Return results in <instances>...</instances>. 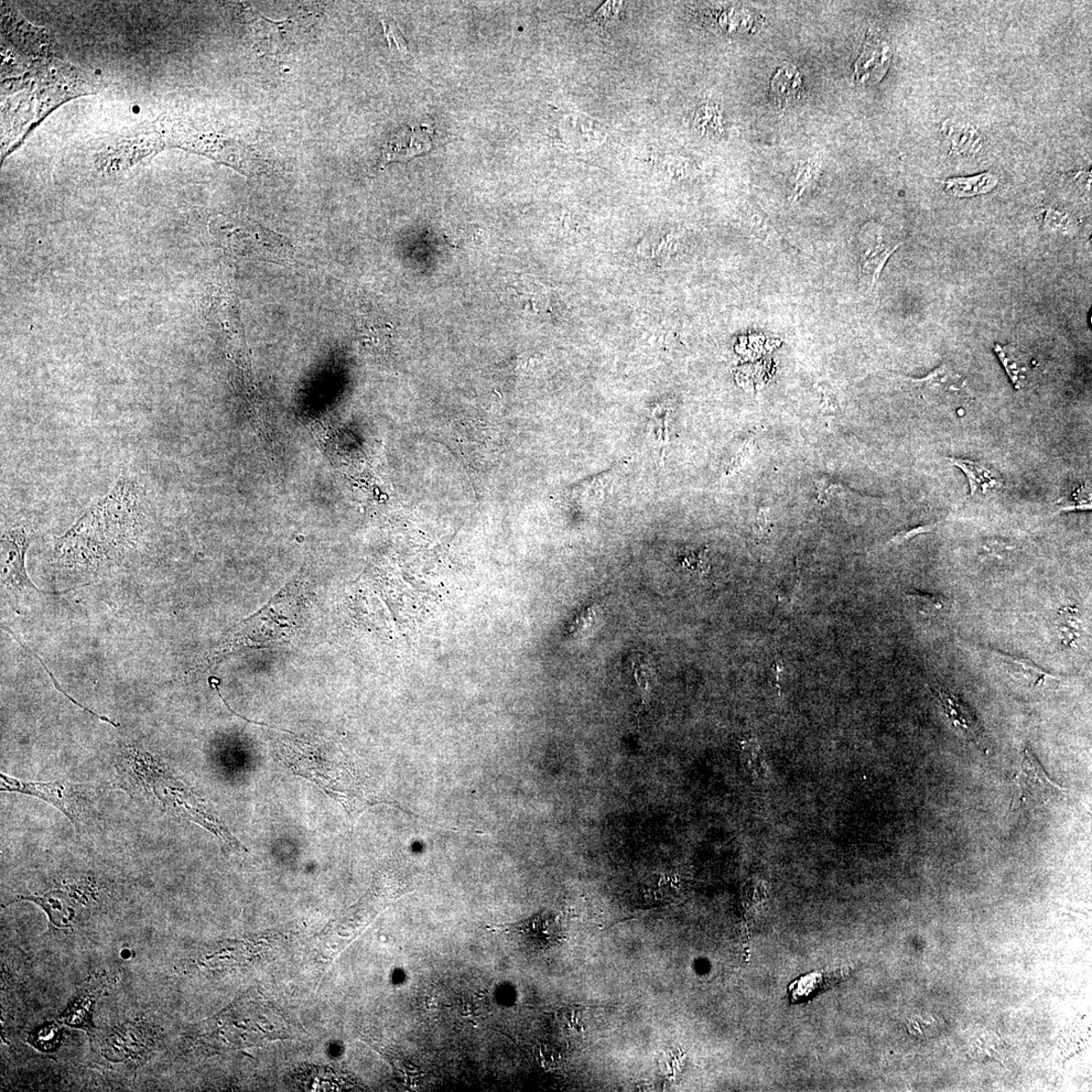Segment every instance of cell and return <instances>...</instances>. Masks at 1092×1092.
<instances>
[{
	"label": "cell",
	"mask_w": 1092,
	"mask_h": 1092,
	"mask_svg": "<svg viewBox=\"0 0 1092 1092\" xmlns=\"http://www.w3.org/2000/svg\"><path fill=\"white\" fill-rule=\"evenodd\" d=\"M999 185V179L991 172L981 173L971 178H956L944 181L945 190L956 198H971L990 192Z\"/></svg>",
	"instance_id": "7c38bea8"
},
{
	"label": "cell",
	"mask_w": 1092,
	"mask_h": 1092,
	"mask_svg": "<svg viewBox=\"0 0 1092 1092\" xmlns=\"http://www.w3.org/2000/svg\"><path fill=\"white\" fill-rule=\"evenodd\" d=\"M1019 795L1012 802V807L1040 805L1065 789L1050 780L1034 754L1025 749L1019 773L1015 776Z\"/></svg>",
	"instance_id": "5b68a950"
},
{
	"label": "cell",
	"mask_w": 1092,
	"mask_h": 1092,
	"mask_svg": "<svg viewBox=\"0 0 1092 1092\" xmlns=\"http://www.w3.org/2000/svg\"><path fill=\"white\" fill-rule=\"evenodd\" d=\"M621 3H605L595 12L592 17L598 24H607L612 18L618 15L619 8Z\"/></svg>",
	"instance_id": "44dd1931"
},
{
	"label": "cell",
	"mask_w": 1092,
	"mask_h": 1092,
	"mask_svg": "<svg viewBox=\"0 0 1092 1092\" xmlns=\"http://www.w3.org/2000/svg\"><path fill=\"white\" fill-rule=\"evenodd\" d=\"M914 383L920 386L926 395L939 399L958 396L965 386L962 377L946 364L940 365L926 377L914 381Z\"/></svg>",
	"instance_id": "8fae6325"
},
{
	"label": "cell",
	"mask_w": 1092,
	"mask_h": 1092,
	"mask_svg": "<svg viewBox=\"0 0 1092 1092\" xmlns=\"http://www.w3.org/2000/svg\"><path fill=\"white\" fill-rule=\"evenodd\" d=\"M804 92V82L802 73L793 64H785L778 68L771 81L770 96L772 102L780 107L795 104L802 99Z\"/></svg>",
	"instance_id": "30bf717a"
},
{
	"label": "cell",
	"mask_w": 1092,
	"mask_h": 1092,
	"mask_svg": "<svg viewBox=\"0 0 1092 1092\" xmlns=\"http://www.w3.org/2000/svg\"><path fill=\"white\" fill-rule=\"evenodd\" d=\"M431 144L429 128L426 125L405 128L387 141L384 148V165L407 161L426 153Z\"/></svg>",
	"instance_id": "52a82bcc"
},
{
	"label": "cell",
	"mask_w": 1092,
	"mask_h": 1092,
	"mask_svg": "<svg viewBox=\"0 0 1092 1092\" xmlns=\"http://www.w3.org/2000/svg\"><path fill=\"white\" fill-rule=\"evenodd\" d=\"M215 231L231 252L250 261L283 264L293 259L294 247L288 238L250 217L222 218L215 223Z\"/></svg>",
	"instance_id": "7a4b0ae2"
},
{
	"label": "cell",
	"mask_w": 1092,
	"mask_h": 1092,
	"mask_svg": "<svg viewBox=\"0 0 1092 1092\" xmlns=\"http://www.w3.org/2000/svg\"><path fill=\"white\" fill-rule=\"evenodd\" d=\"M902 245V242L893 239L879 226H868L861 245L860 267L861 276L870 288L877 283L886 263Z\"/></svg>",
	"instance_id": "8992f818"
},
{
	"label": "cell",
	"mask_w": 1092,
	"mask_h": 1092,
	"mask_svg": "<svg viewBox=\"0 0 1092 1092\" xmlns=\"http://www.w3.org/2000/svg\"><path fill=\"white\" fill-rule=\"evenodd\" d=\"M156 135L160 148L179 147L197 153L221 164L231 166L238 171L250 175L257 171L259 160L250 151L218 134L202 133L185 123L162 121L157 124Z\"/></svg>",
	"instance_id": "3957f363"
},
{
	"label": "cell",
	"mask_w": 1092,
	"mask_h": 1092,
	"mask_svg": "<svg viewBox=\"0 0 1092 1092\" xmlns=\"http://www.w3.org/2000/svg\"><path fill=\"white\" fill-rule=\"evenodd\" d=\"M142 488L122 475L109 494L93 504L63 536L58 556L74 568H96L135 546L145 522Z\"/></svg>",
	"instance_id": "6da1fadb"
},
{
	"label": "cell",
	"mask_w": 1092,
	"mask_h": 1092,
	"mask_svg": "<svg viewBox=\"0 0 1092 1092\" xmlns=\"http://www.w3.org/2000/svg\"><path fill=\"white\" fill-rule=\"evenodd\" d=\"M945 134L950 141L951 151L958 155H976L983 146V138L975 128L965 124L945 125Z\"/></svg>",
	"instance_id": "4fadbf2b"
},
{
	"label": "cell",
	"mask_w": 1092,
	"mask_h": 1092,
	"mask_svg": "<svg viewBox=\"0 0 1092 1092\" xmlns=\"http://www.w3.org/2000/svg\"><path fill=\"white\" fill-rule=\"evenodd\" d=\"M906 603L912 610L926 620L942 619L948 615L952 604L947 598L922 592H913L906 595Z\"/></svg>",
	"instance_id": "5bb4252c"
},
{
	"label": "cell",
	"mask_w": 1092,
	"mask_h": 1092,
	"mask_svg": "<svg viewBox=\"0 0 1092 1092\" xmlns=\"http://www.w3.org/2000/svg\"><path fill=\"white\" fill-rule=\"evenodd\" d=\"M696 127L702 133H713L712 135H720L722 133L721 115L716 105L711 104H703L697 112L695 118Z\"/></svg>",
	"instance_id": "d6986e66"
},
{
	"label": "cell",
	"mask_w": 1092,
	"mask_h": 1092,
	"mask_svg": "<svg viewBox=\"0 0 1092 1092\" xmlns=\"http://www.w3.org/2000/svg\"><path fill=\"white\" fill-rule=\"evenodd\" d=\"M0 789H2V791L19 792L45 800V802L60 809L72 821V824L78 827L77 819H75L70 807L67 806V800H65V786L61 783L18 781L14 779V778H9L2 774V788Z\"/></svg>",
	"instance_id": "9c48e42d"
},
{
	"label": "cell",
	"mask_w": 1092,
	"mask_h": 1092,
	"mask_svg": "<svg viewBox=\"0 0 1092 1092\" xmlns=\"http://www.w3.org/2000/svg\"><path fill=\"white\" fill-rule=\"evenodd\" d=\"M954 464H956L957 467L966 473L969 479L972 494H975L979 488H982V490L986 492L997 484V482L991 478V472L978 466V464L975 462L963 460H955Z\"/></svg>",
	"instance_id": "ac0fdd59"
},
{
	"label": "cell",
	"mask_w": 1092,
	"mask_h": 1092,
	"mask_svg": "<svg viewBox=\"0 0 1092 1092\" xmlns=\"http://www.w3.org/2000/svg\"><path fill=\"white\" fill-rule=\"evenodd\" d=\"M382 23L388 47L399 56L408 55L407 41L401 31L399 30L396 21L392 18H385L382 20Z\"/></svg>",
	"instance_id": "ffe728a7"
},
{
	"label": "cell",
	"mask_w": 1092,
	"mask_h": 1092,
	"mask_svg": "<svg viewBox=\"0 0 1092 1092\" xmlns=\"http://www.w3.org/2000/svg\"><path fill=\"white\" fill-rule=\"evenodd\" d=\"M997 354L1007 370L1012 381L1016 386L1020 385V376L1026 371L1025 360L1022 351L1015 346L996 345Z\"/></svg>",
	"instance_id": "e0dca14e"
},
{
	"label": "cell",
	"mask_w": 1092,
	"mask_h": 1092,
	"mask_svg": "<svg viewBox=\"0 0 1092 1092\" xmlns=\"http://www.w3.org/2000/svg\"><path fill=\"white\" fill-rule=\"evenodd\" d=\"M54 894L55 893H49L44 897H24L23 900L34 902L44 908L54 925L59 927L69 926L73 917L72 908Z\"/></svg>",
	"instance_id": "9a60e30c"
},
{
	"label": "cell",
	"mask_w": 1092,
	"mask_h": 1092,
	"mask_svg": "<svg viewBox=\"0 0 1092 1092\" xmlns=\"http://www.w3.org/2000/svg\"><path fill=\"white\" fill-rule=\"evenodd\" d=\"M1059 634L1063 644L1073 646L1081 636L1079 610L1074 607H1064L1059 611Z\"/></svg>",
	"instance_id": "2e32d148"
},
{
	"label": "cell",
	"mask_w": 1092,
	"mask_h": 1092,
	"mask_svg": "<svg viewBox=\"0 0 1092 1092\" xmlns=\"http://www.w3.org/2000/svg\"><path fill=\"white\" fill-rule=\"evenodd\" d=\"M31 544V534L26 527L7 529L2 535V583L6 589L27 592L34 590L45 595H61L63 592H45L34 585L27 574L26 554Z\"/></svg>",
	"instance_id": "277c9868"
},
{
	"label": "cell",
	"mask_w": 1092,
	"mask_h": 1092,
	"mask_svg": "<svg viewBox=\"0 0 1092 1092\" xmlns=\"http://www.w3.org/2000/svg\"><path fill=\"white\" fill-rule=\"evenodd\" d=\"M937 698L951 726L964 733L966 737L981 745L983 730L975 712L966 703L950 692L936 690Z\"/></svg>",
	"instance_id": "ba28073f"
}]
</instances>
